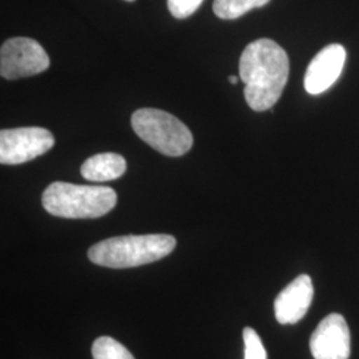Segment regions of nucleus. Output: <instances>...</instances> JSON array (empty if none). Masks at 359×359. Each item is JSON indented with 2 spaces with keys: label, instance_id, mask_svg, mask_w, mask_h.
Segmentation results:
<instances>
[{
  "label": "nucleus",
  "instance_id": "1",
  "mask_svg": "<svg viewBox=\"0 0 359 359\" xmlns=\"http://www.w3.org/2000/svg\"><path fill=\"white\" fill-rule=\"evenodd\" d=\"M287 77V53L270 39L255 40L240 57V79L245 84V99L256 112L268 111L280 100Z\"/></svg>",
  "mask_w": 359,
  "mask_h": 359
},
{
  "label": "nucleus",
  "instance_id": "2",
  "mask_svg": "<svg viewBox=\"0 0 359 359\" xmlns=\"http://www.w3.org/2000/svg\"><path fill=\"white\" fill-rule=\"evenodd\" d=\"M176 244V238L170 234L112 237L93 245L88 250V258L105 268H136L167 257Z\"/></svg>",
  "mask_w": 359,
  "mask_h": 359
},
{
  "label": "nucleus",
  "instance_id": "3",
  "mask_svg": "<svg viewBox=\"0 0 359 359\" xmlns=\"http://www.w3.org/2000/svg\"><path fill=\"white\" fill-rule=\"evenodd\" d=\"M116 203L117 194L112 188L63 181L52 182L41 197V204L50 215L63 218L102 217Z\"/></svg>",
  "mask_w": 359,
  "mask_h": 359
},
{
  "label": "nucleus",
  "instance_id": "4",
  "mask_svg": "<svg viewBox=\"0 0 359 359\" xmlns=\"http://www.w3.org/2000/svg\"><path fill=\"white\" fill-rule=\"evenodd\" d=\"M130 121L132 128L142 142L160 154L179 157L192 148V132L177 117L165 111L154 108L137 109Z\"/></svg>",
  "mask_w": 359,
  "mask_h": 359
},
{
  "label": "nucleus",
  "instance_id": "5",
  "mask_svg": "<svg viewBox=\"0 0 359 359\" xmlns=\"http://www.w3.org/2000/svg\"><path fill=\"white\" fill-rule=\"evenodd\" d=\"M50 67V57L36 40L13 38L0 50V75L7 80L34 76Z\"/></svg>",
  "mask_w": 359,
  "mask_h": 359
},
{
  "label": "nucleus",
  "instance_id": "6",
  "mask_svg": "<svg viewBox=\"0 0 359 359\" xmlns=\"http://www.w3.org/2000/svg\"><path fill=\"white\" fill-rule=\"evenodd\" d=\"M55 137L48 129L40 127L3 129L0 132V163L19 165L48 152Z\"/></svg>",
  "mask_w": 359,
  "mask_h": 359
},
{
  "label": "nucleus",
  "instance_id": "7",
  "mask_svg": "<svg viewBox=\"0 0 359 359\" xmlns=\"http://www.w3.org/2000/svg\"><path fill=\"white\" fill-rule=\"evenodd\" d=\"M310 351L314 359H348L350 330L341 314L325 317L310 338Z\"/></svg>",
  "mask_w": 359,
  "mask_h": 359
},
{
  "label": "nucleus",
  "instance_id": "8",
  "mask_svg": "<svg viewBox=\"0 0 359 359\" xmlns=\"http://www.w3.org/2000/svg\"><path fill=\"white\" fill-rule=\"evenodd\" d=\"M346 62V50L341 44H330L318 52L310 62L304 86L310 95L329 90L341 76Z\"/></svg>",
  "mask_w": 359,
  "mask_h": 359
},
{
  "label": "nucleus",
  "instance_id": "9",
  "mask_svg": "<svg viewBox=\"0 0 359 359\" xmlns=\"http://www.w3.org/2000/svg\"><path fill=\"white\" fill-rule=\"evenodd\" d=\"M314 295V287L308 274H301L289 283L274 301L276 320L281 325H293L308 313Z\"/></svg>",
  "mask_w": 359,
  "mask_h": 359
},
{
  "label": "nucleus",
  "instance_id": "10",
  "mask_svg": "<svg viewBox=\"0 0 359 359\" xmlns=\"http://www.w3.org/2000/svg\"><path fill=\"white\" fill-rule=\"evenodd\" d=\"M127 170V161L121 154H99L90 157L80 168L81 176L93 182H104L121 177Z\"/></svg>",
  "mask_w": 359,
  "mask_h": 359
},
{
  "label": "nucleus",
  "instance_id": "11",
  "mask_svg": "<svg viewBox=\"0 0 359 359\" xmlns=\"http://www.w3.org/2000/svg\"><path fill=\"white\" fill-rule=\"evenodd\" d=\"M269 0H215L213 11L225 20L238 19L253 8H259Z\"/></svg>",
  "mask_w": 359,
  "mask_h": 359
},
{
  "label": "nucleus",
  "instance_id": "12",
  "mask_svg": "<svg viewBox=\"0 0 359 359\" xmlns=\"http://www.w3.org/2000/svg\"><path fill=\"white\" fill-rule=\"evenodd\" d=\"M93 359H135L128 348L111 337H100L92 345Z\"/></svg>",
  "mask_w": 359,
  "mask_h": 359
},
{
  "label": "nucleus",
  "instance_id": "13",
  "mask_svg": "<svg viewBox=\"0 0 359 359\" xmlns=\"http://www.w3.org/2000/svg\"><path fill=\"white\" fill-rule=\"evenodd\" d=\"M243 337L245 345L244 359H266V350L256 330H253L252 327H245Z\"/></svg>",
  "mask_w": 359,
  "mask_h": 359
},
{
  "label": "nucleus",
  "instance_id": "14",
  "mask_svg": "<svg viewBox=\"0 0 359 359\" xmlns=\"http://www.w3.org/2000/svg\"><path fill=\"white\" fill-rule=\"evenodd\" d=\"M204 0H168V10L177 19H185L198 10Z\"/></svg>",
  "mask_w": 359,
  "mask_h": 359
},
{
  "label": "nucleus",
  "instance_id": "15",
  "mask_svg": "<svg viewBox=\"0 0 359 359\" xmlns=\"http://www.w3.org/2000/svg\"><path fill=\"white\" fill-rule=\"evenodd\" d=\"M229 81H231V84H233V86H234V84H237V83H238V77L231 76L229 77Z\"/></svg>",
  "mask_w": 359,
  "mask_h": 359
},
{
  "label": "nucleus",
  "instance_id": "16",
  "mask_svg": "<svg viewBox=\"0 0 359 359\" xmlns=\"http://www.w3.org/2000/svg\"><path fill=\"white\" fill-rule=\"evenodd\" d=\"M127 1H135V0H127Z\"/></svg>",
  "mask_w": 359,
  "mask_h": 359
}]
</instances>
